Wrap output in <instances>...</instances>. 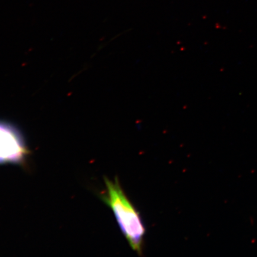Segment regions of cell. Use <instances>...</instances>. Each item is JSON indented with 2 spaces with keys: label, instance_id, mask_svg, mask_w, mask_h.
I'll list each match as a JSON object with an SVG mask.
<instances>
[{
  "label": "cell",
  "instance_id": "1",
  "mask_svg": "<svg viewBox=\"0 0 257 257\" xmlns=\"http://www.w3.org/2000/svg\"><path fill=\"white\" fill-rule=\"evenodd\" d=\"M104 182L106 189L101 200L110 208L131 248L142 255L146 230L139 212L125 194L117 178L114 181L105 178Z\"/></svg>",
  "mask_w": 257,
  "mask_h": 257
},
{
  "label": "cell",
  "instance_id": "2",
  "mask_svg": "<svg viewBox=\"0 0 257 257\" xmlns=\"http://www.w3.org/2000/svg\"><path fill=\"white\" fill-rule=\"evenodd\" d=\"M28 154L19 132L11 125L0 121V165L21 163Z\"/></svg>",
  "mask_w": 257,
  "mask_h": 257
}]
</instances>
